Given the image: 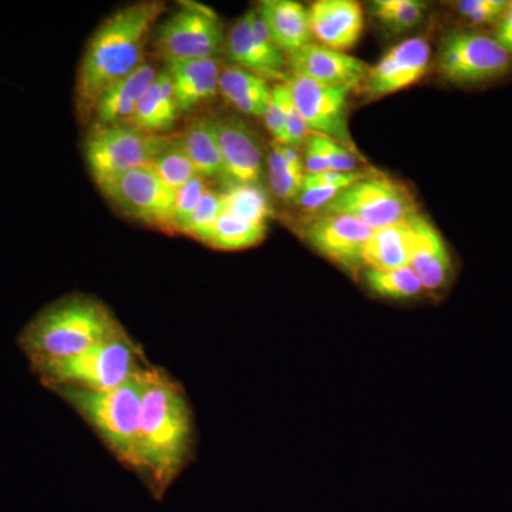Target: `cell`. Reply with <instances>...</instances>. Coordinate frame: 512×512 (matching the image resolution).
Returning <instances> with one entry per match:
<instances>
[{
    "label": "cell",
    "mask_w": 512,
    "mask_h": 512,
    "mask_svg": "<svg viewBox=\"0 0 512 512\" xmlns=\"http://www.w3.org/2000/svg\"><path fill=\"white\" fill-rule=\"evenodd\" d=\"M181 141L200 177L204 180L224 177V161L212 120L192 121L181 136Z\"/></svg>",
    "instance_id": "25"
},
{
    "label": "cell",
    "mask_w": 512,
    "mask_h": 512,
    "mask_svg": "<svg viewBox=\"0 0 512 512\" xmlns=\"http://www.w3.org/2000/svg\"><path fill=\"white\" fill-rule=\"evenodd\" d=\"M505 0H463L456 3L460 18L473 26L498 25L507 10Z\"/></svg>",
    "instance_id": "33"
},
{
    "label": "cell",
    "mask_w": 512,
    "mask_h": 512,
    "mask_svg": "<svg viewBox=\"0 0 512 512\" xmlns=\"http://www.w3.org/2000/svg\"><path fill=\"white\" fill-rule=\"evenodd\" d=\"M222 215L221 192L207 190L202 195L200 204L192 212L190 220L185 222L181 234L190 235L208 245L215 225Z\"/></svg>",
    "instance_id": "32"
},
{
    "label": "cell",
    "mask_w": 512,
    "mask_h": 512,
    "mask_svg": "<svg viewBox=\"0 0 512 512\" xmlns=\"http://www.w3.org/2000/svg\"><path fill=\"white\" fill-rule=\"evenodd\" d=\"M173 83L178 110L190 113L220 92L221 69L217 59L165 60Z\"/></svg>",
    "instance_id": "19"
},
{
    "label": "cell",
    "mask_w": 512,
    "mask_h": 512,
    "mask_svg": "<svg viewBox=\"0 0 512 512\" xmlns=\"http://www.w3.org/2000/svg\"><path fill=\"white\" fill-rule=\"evenodd\" d=\"M313 39L329 49L346 52L365 29L362 5L353 0H318L308 8Z\"/></svg>",
    "instance_id": "18"
},
{
    "label": "cell",
    "mask_w": 512,
    "mask_h": 512,
    "mask_svg": "<svg viewBox=\"0 0 512 512\" xmlns=\"http://www.w3.org/2000/svg\"><path fill=\"white\" fill-rule=\"evenodd\" d=\"M340 192L342 190H338V188L322 187V185L308 183V181L303 180L302 190L295 202L303 210L320 212L325 210L330 202L338 197Z\"/></svg>",
    "instance_id": "38"
},
{
    "label": "cell",
    "mask_w": 512,
    "mask_h": 512,
    "mask_svg": "<svg viewBox=\"0 0 512 512\" xmlns=\"http://www.w3.org/2000/svg\"><path fill=\"white\" fill-rule=\"evenodd\" d=\"M306 143H308V147H306L305 163H303V167H305V173L315 175L330 171L325 157H323V154L320 153L319 148L316 147L311 140H309V137Z\"/></svg>",
    "instance_id": "39"
},
{
    "label": "cell",
    "mask_w": 512,
    "mask_h": 512,
    "mask_svg": "<svg viewBox=\"0 0 512 512\" xmlns=\"http://www.w3.org/2000/svg\"><path fill=\"white\" fill-rule=\"evenodd\" d=\"M43 383L59 387L101 390L116 389L144 367L140 352L127 333L114 336L80 355L33 365Z\"/></svg>",
    "instance_id": "5"
},
{
    "label": "cell",
    "mask_w": 512,
    "mask_h": 512,
    "mask_svg": "<svg viewBox=\"0 0 512 512\" xmlns=\"http://www.w3.org/2000/svg\"><path fill=\"white\" fill-rule=\"evenodd\" d=\"M265 235L266 225L252 224L222 212L208 245L222 251H239V249L255 247L259 242L264 241Z\"/></svg>",
    "instance_id": "28"
},
{
    "label": "cell",
    "mask_w": 512,
    "mask_h": 512,
    "mask_svg": "<svg viewBox=\"0 0 512 512\" xmlns=\"http://www.w3.org/2000/svg\"><path fill=\"white\" fill-rule=\"evenodd\" d=\"M367 286L377 295L389 299H412L424 291L420 279L410 266L392 271H366Z\"/></svg>",
    "instance_id": "30"
},
{
    "label": "cell",
    "mask_w": 512,
    "mask_h": 512,
    "mask_svg": "<svg viewBox=\"0 0 512 512\" xmlns=\"http://www.w3.org/2000/svg\"><path fill=\"white\" fill-rule=\"evenodd\" d=\"M150 167L174 191L181 190L198 175L191 158L185 151L181 136L171 137L170 143L158 154Z\"/></svg>",
    "instance_id": "29"
},
{
    "label": "cell",
    "mask_w": 512,
    "mask_h": 512,
    "mask_svg": "<svg viewBox=\"0 0 512 512\" xmlns=\"http://www.w3.org/2000/svg\"><path fill=\"white\" fill-rule=\"evenodd\" d=\"M100 190L133 220L174 229L177 191L171 190L150 165L121 174Z\"/></svg>",
    "instance_id": "9"
},
{
    "label": "cell",
    "mask_w": 512,
    "mask_h": 512,
    "mask_svg": "<svg viewBox=\"0 0 512 512\" xmlns=\"http://www.w3.org/2000/svg\"><path fill=\"white\" fill-rule=\"evenodd\" d=\"M268 174L276 198L286 202L296 201L306 175L296 148L274 143L268 157Z\"/></svg>",
    "instance_id": "26"
},
{
    "label": "cell",
    "mask_w": 512,
    "mask_h": 512,
    "mask_svg": "<svg viewBox=\"0 0 512 512\" xmlns=\"http://www.w3.org/2000/svg\"><path fill=\"white\" fill-rule=\"evenodd\" d=\"M309 140L319 148L330 170L340 171V173H353V171H357L356 154L350 151L349 148L330 140L328 137L320 136V134L311 133Z\"/></svg>",
    "instance_id": "35"
},
{
    "label": "cell",
    "mask_w": 512,
    "mask_h": 512,
    "mask_svg": "<svg viewBox=\"0 0 512 512\" xmlns=\"http://www.w3.org/2000/svg\"><path fill=\"white\" fill-rule=\"evenodd\" d=\"M228 184H258L262 175V147L245 121L235 117L212 120Z\"/></svg>",
    "instance_id": "16"
},
{
    "label": "cell",
    "mask_w": 512,
    "mask_h": 512,
    "mask_svg": "<svg viewBox=\"0 0 512 512\" xmlns=\"http://www.w3.org/2000/svg\"><path fill=\"white\" fill-rule=\"evenodd\" d=\"M276 46L286 56L313 43L309 10L293 0H264L256 9Z\"/></svg>",
    "instance_id": "20"
},
{
    "label": "cell",
    "mask_w": 512,
    "mask_h": 512,
    "mask_svg": "<svg viewBox=\"0 0 512 512\" xmlns=\"http://www.w3.org/2000/svg\"><path fill=\"white\" fill-rule=\"evenodd\" d=\"M224 43L220 19L202 6H184L158 29L157 46L165 60L215 59Z\"/></svg>",
    "instance_id": "10"
},
{
    "label": "cell",
    "mask_w": 512,
    "mask_h": 512,
    "mask_svg": "<svg viewBox=\"0 0 512 512\" xmlns=\"http://www.w3.org/2000/svg\"><path fill=\"white\" fill-rule=\"evenodd\" d=\"M417 212L406 187L386 175L375 174L340 192L319 214L350 215L375 231L407 221Z\"/></svg>",
    "instance_id": "8"
},
{
    "label": "cell",
    "mask_w": 512,
    "mask_h": 512,
    "mask_svg": "<svg viewBox=\"0 0 512 512\" xmlns=\"http://www.w3.org/2000/svg\"><path fill=\"white\" fill-rule=\"evenodd\" d=\"M495 39L501 43L512 55V2H508L503 18L497 25Z\"/></svg>",
    "instance_id": "40"
},
{
    "label": "cell",
    "mask_w": 512,
    "mask_h": 512,
    "mask_svg": "<svg viewBox=\"0 0 512 512\" xmlns=\"http://www.w3.org/2000/svg\"><path fill=\"white\" fill-rule=\"evenodd\" d=\"M291 74L319 84L343 89H360L369 73V64L346 52L311 43L286 56Z\"/></svg>",
    "instance_id": "15"
},
{
    "label": "cell",
    "mask_w": 512,
    "mask_h": 512,
    "mask_svg": "<svg viewBox=\"0 0 512 512\" xmlns=\"http://www.w3.org/2000/svg\"><path fill=\"white\" fill-rule=\"evenodd\" d=\"M178 110L174 87L167 70L157 74L153 84L148 87L138 101L130 124L150 134L165 133L173 128L177 121Z\"/></svg>",
    "instance_id": "22"
},
{
    "label": "cell",
    "mask_w": 512,
    "mask_h": 512,
    "mask_svg": "<svg viewBox=\"0 0 512 512\" xmlns=\"http://www.w3.org/2000/svg\"><path fill=\"white\" fill-rule=\"evenodd\" d=\"M190 404L167 373L147 367L138 431V474L160 498L180 476L191 456Z\"/></svg>",
    "instance_id": "1"
},
{
    "label": "cell",
    "mask_w": 512,
    "mask_h": 512,
    "mask_svg": "<svg viewBox=\"0 0 512 512\" xmlns=\"http://www.w3.org/2000/svg\"><path fill=\"white\" fill-rule=\"evenodd\" d=\"M220 93L241 113L264 117L272 89L264 77L241 67L229 66L221 72Z\"/></svg>",
    "instance_id": "24"
},
{
    "label": "cell",
    "mask_w": 512,
    "mask_h": 512,
    "mask_svg": "<svg viewBox=\"0 0 512 512\" xmlns=\"http://www.w3.org/2000/svg\"><path fill=\"white\" fill-rule=\"evenodd\" d=\"M207 190L204 178L197 175L192 178L190 183L185 184L181 190L177 191L174 207V231L180 232L183 229L185 222L190 220L192 212L200 204L202 195Z\"/></svg>",
    "instance_id": "34"
},
{
    "label": "cell",
    "mask_w": 512,
    "mask_h": 512,
    "mask_svg": "<svg viewBox=\"0 0 512 512\" xmlns=\"http://www.w3.org/2000/svg\"><path fill=\"white\" fill-rule=\"evenodd\" d=\"M412 227L409 220L375 229L363 251V266L372 271H392L409 266Z\"/></svg>",
    "instance_id": "23"
},
{
    "label": "cell",
    "mask_w": 512,
    "mask_h": 512,
    "mask_svg": "<svg viewBox=\"0 0 512 512\" xmlns=\"http://www.w3.org/2000/svg\"><path fill=\"white\" fill-rule=\"evenodd\" d=\"M436 67L448 83L480 86L510 73L512 55L495 36L478 30H457L441 42Z\"/></svg>",
    "instance_id": "7"
},
{
    "label": "cell",
    "mask_w": 512,
    "mask_h": 512,
    "mask_svg": "<svg viewBox=\"0 0 512 512\" xmlns=\"http://www.w3.org/2000/svg\"><path fill=\"white\" fill-rule=\"evenodd\" d=\"M285 133V146L292 148L301 147L303 143L308 141V137L311 136L308 124L305 123L301 113L293 104L288 87H286L285 96Z\"/></svg>",
    "instance_id": "37"
},
{
    "label": "cell",
    "mask_w": 512,
    "mask_h": 512,
    "mask_svg": "<svg viewBox=\"0 0 512 512\" xmlns=\"http://www.w3.org/2000/svg\"><path fill=\"white\" fill-rule=\"evenodd\" d=\"M147 367L116 389H55L83 417L121 463L138 471V431Z\"/></svg>",
    "instance_id": "4"
},
{
    "label": "cell",
    "mask_w": 512,
    "mask_h": 512,
    "mask_svg": "<svg viewBox=\"0 0 512 512\" xmlns=\"http://www.w3.org/2000/svg\"><path fill=\"white\" fill-rule=\"evenodd\" d=\"M285 86L311 133L355 151L346 120V103L352 90L325 86L295 74L286 77Z\"/></svg>",
    "instance_id": "11"
},
{
    "label": "cell",
    "mask_w": 512,
    "mask_h": 512,
    "mask_svg": "<svg viewBox=\"0 0 512 512\" xmlns=\"http://www.w3.org/2000/svg\"><path fill=\"white\" fill-rule=\"evenodd\" d=\"M227 52L232 66L264 79H285V53L275 45L256 9H249L229 30Z\"/></svg>",
    "instance_id": "13"
},
{
    "label": "cell",
    "mask_w": 512,
    "mask_h": 512,
    "mask_svg": "<svg viewBox=\"0 0 512 512\" xmlns=\"http://www.w3.org/2000/svg\"><path fill=\"white\" fill-rule=\"evenodd\" d=\"M426 8L419 0H377L370 5L372 15L393 33L409 32L419 25Z\"/></svg>",
    "instance_id": "31"
},
{
    "label": "cell",
    "mask_w": 512,
    "mask_h": 512,
    "mask_svg": "<svg viewBox=\"0 0 512 512\" xmlns=\"http://www.w3.org/2000/svg\"><path fill=\"white\" fill-rule=\"evenodd\" d=\"M430 62L431 47L427 39L410 37L387 50L375 66H370L360 90L372 100L402 92L424 77Z\"/></svg>",
    "instance_id": "12"
},
{
    "label": "cell",
    "mask_w": 512,
    "mask_h": 512,
    "mask_svg": "<svg viewBox=\"0 0 512 512\" xmlns=\"http://www.w3.org/2000/svg\"><path fill=\"white\" fill-rule=\"evenodd\" d=\"M171 137L146 133L130 123L96 126L84 143L90 174L99 187L119 175L147 167Z\"/></svg>",
    "instance_id": "6"
},
{
    "label": "cell",
    "mask_w": 512,
    "mask_h": 512,
    "mask_svg": "<svg viewBox=\"0 0 512 512\" xmlns=\"http://www.w3.org/2000/svg\"><path fill=\"white\" fill-rule=\"evenodd\" d=\"M412 252L409 266L420 279L424 291H441L453 274V261L443 235L420 212L409 218Z\"/></svg>",
    "instance_id": "17"
},
{
    "label": "cell",
    "mask_w": 512,
    "mask_h": 512,
    "mask_svg": "<svg viewBox=\"0 0 512 512\" xmlns=\"http://www.w3.org/2000/svg\"><path fill=\"white\" fill-rule=\"evenodd\" d=\"M285 84H278L272 89L271 100L266 107L264 121L266 130L274 137L276 144L285 146Z\"/></svg>",
    "instance_id": "36"
},
{
    "label": "cell",
    "mask_w": 512,
    "mask_h": 512,
    "mask_svg": "<svg viewBox=\"0 0 512 512\" xmlns=\"http://www.w3.org/2000/svg\"><path fill=\"white\" fill-rule=\"evenodd\" d=\"M156 69L151 64L143 63L140 67L104 90L94 106L96 126H113V124L130 123L133 119L138 101L147 92L157 77Z\"/></svg>",
    "instance_id": "21"
},
{
    "label": "cell",
    "mask_w": 512,
    "mask_h": 512,
    "mask_svg": "<svg viewBox=\"0 0 512 512\" xmlns=\"http://www.w3.org/2000/svg\"><path fill=\"white\" fill-rule=\"evenodd\" d=\"M161 2H140L114 12L90 37L77 74L79 109L93 113L111 84L136 72L154 23L163 13Z\"/></svg>",
    "instance_id": "2"
},
{
    "label": "cell",
    "mask_w": 512,
    "mask_h": 512,
    "mask_svg": "<svg viewBox=\"0 0 512 512\" xmlns=\"http://www.w3.org/2000/svg\"><path fill=\"white\" fill-rule=\"evenodd\" d=\"M123 332L104 303L72 295L43 309L23 330L20 345L37 365L80 355Z\"/></svg>",
    "instance_id": "3"
},
{
    "label": "cell",
    "mask_w": 512,
    "mask_h": 512,
    "mask_svg": "<svg viewBox=\"0 0 512 512\" xmlns=\"http://www.w3.org/2000/svg\"><path fill=\"white\" fill-rule=\"evenodd\" d=\"M372 232V228L350 215L319 214L305 235L320 255L343 268L357 269L363 266V251Z\"/></svg>",
    "instance_id": "14"
},
{
    "label": "cell",
    "mask_w": 512,
    "mask_h": 512,
    "mask_svg": "<svg viewBox=\"0 0 512 512\" xmlns=\"http://www.w3.org/2000/svg\"><path fill=\"white\" fill-rule=\"evenodd\" d=\"M221 198L222 212L252 224L266 225L272 215L268 195L258 184H227Z\"/></svg>",
    "instance_id": "27"
}]
</instances>
